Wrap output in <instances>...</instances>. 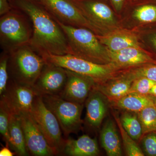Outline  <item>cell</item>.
<instances>
[{"label":"cell","instance_id":"cell-35","mask_svg":"<svg viewBox=\"0 0 156 156\" xmlns=\"http://www.w3.org/2000/svg\"><path fill=\"white\" fill-rule=\"evenodd\" d=\"M149 95H151V96L156 98V84L154 85L152 88L151 89L150 91Z\"/></svg>","mask_w":156,"mask_h":156},{"label":"cell","instance_id":"cell-25","mask_svg":"<svg viewBox=\"0 0 156 156\" xmlns=\"http://www.w3.org/2000/svg\"><path fill=\"white\" fill-rule=\"evenodd\" d=\"M11 112L5 104L0 100V132L6 145L10 147L9 126Z\"/></svg>","mask_w":156,"mask_h":156},{"label":"cell","instance_id":"cell-22","mask_svg":"<svg viewBox=\"0 0 156 156\" xmlns=\"http://www.w3.org/2000/svg\"><path fill=\"white\" fill-rule=\"evenodd\" d=\"M125 131L134 140H138L143 134L142 128L138 117L131 113L124 114L120 120Z\"/></svg>","mask_w":156,"mask_h":156},{"label":"cell","instance_id":"cell-33","mask_svg":"<svg viewBox=\"0 0 156 156\" xmlns=\"http://www.w3.org/2000/svg\"><path fill=\"white\" fill-rule=\"evenodd\" d=\"M10 148L6 145L1 149L0 151V156H13L14 154V153L11 151Z\"/></svg>","mask_w":156,"mask_h":156},{"label":"cell","instance_id":"cell-27","mask_svg":"<svg viewBox=\"0 0 156 156\" xmlns=\"http://www.w3.org/2000/svg\"><path fill=\"white\" fill-rule=\"evenodd\" d=\"M156 84V82L145 77H138L133 80L129 93L149 95L151 89Z\"/></svg>","mask_w":156,"mask_h":156},{"label":"cell","instance_id":"cell-5","mask_svg":"<svg viewBox=\"0 0 156 156\" xmlns=\"http://www.w3.org/2000/svg\"><path fill=\"white\" fill-rule=\"evenodd\" d=\"M41 96L46 106L56 116L66 138L79 129L82 123V105L65 100L58 95Z\"/></svg>","mask_w":156,"mask_h":156},{"label":"cell","instance_id":"cell-23","mask_svg":"<svg viewBox=\"0 0 156 156\" xmlns=\"http://www.w3.org/2000/svg\"><path fill=\"white\" fill-rule=\"evenodd\" d=\"M138 113L143 134L156 131V103L146 107Z\"/></svg>","mask_w":156,"mask_h":156},{"label":"cell","instance_id":"cell-11","mask_svg":"<svg viewBox=\"0 0 156 156\" xmlns=\"http://www.w3.org/2000/svg\"><path fill=\"white\" fill-rule=\"evenodd\" d=\"M67 79L66 69L47 62L33 88L38 95H59L64 88Z\"/></svg>","mask_w":156,"mask_h":156},{"label":"cell","instance_id":"cell-13","mask_svg":"<svg viewBox=\"0 0 156 156\" xmlns=\"http://www.w3.org/2000/svg\"><path fill=\"white\" fill-rule=\"evenodd\" d=\"M88 20L97 29L100 25L116 23L113 13L104 3L95 0H74Z\"/></svg>","mask_w":156,"mask_h":156},{"label":"cell","instance_id":"cell-20","mask_svg":"<svg viewBox=\"0 0 156 156\" xmlns=\"http://www.w3.org/2000/svg\"><path fill=\"white\" fill-rule=\"evenodd\" d=\"M156 103V100L152 96L130 93L119 98L117 101V105L129 111L138 112L146 107Z\"/></svg>","mask_w":156,"mask_h":156},{"label":"cell","instance_id":"cell-29","mask_svg":"<svg viewBox=\"0 0 156 156\" xmlns=\"http://www.w3.org/2000/svg\"><path fill=\"white\" fill-rule=\"evenodd\" d=\"M142 145L147 155L156 156V131L146 134L143 139Z\"/></svg>","mask_w":156,"mask_h":156},{"label":"cell","instance_id":"cell-4","mask_svg":"<svg viewBox=\"0 0 156 156\" xmlns=\"http://www.w3.org/2000/svg\"><path fill=\"white\" fill-rule=\"evenodd\" d=\"M31 114L44 135L49 145L57 155L62 154L66 139L55 115L47 107L41 96H36Z\"/></svg>","mask_w":156,"mask_h":156},{"label":"cell","instance_id":"cell-21","mask_svg":"<svg viewBox=\"0 0 156 156\" xmlns=\"http://www.w3.org/2000/svg\"><path fill=\"white\" fill-rule=\"evenodd\" d=\"M133 80L131 78H124L115 81L106 88L94 87V88L109 97L119 99L129 93Z\"/></svg>","mask_w":156,"mask_h":156},{"label":"cell","instance_id":"cell-18","mask_svg":"<svg viewBox=\"0 0 156 156\" xmlns=\"http://www.w3.org/2000/svg\"><path fill=\"white\" fill-rule=\"evenodd\" d=\"M101 142L108 155H122L119 136L112 121L109 120L102 128L101 133Z\"/></svg>","mask_w":156,"mask_h":156},{"label":"cell","instance_id":"cell-3","mask_svg":"<svg viewBox=\"0 0 156 156\" xmlns=\"http://www.w3.org/2000/svg\"><path fill=\"white\" fill-rule=\"evenodd\" d=\"M11 53L8 69L11 73L12 80L33 87L47 62L29 44Z\"/></svg>","mask_w":156,"mask_h":156},{"label":"cell","instance_id":"cell-17","mask_svg":"<svg viewBox=\"0 0 156 156\" xmlns=\"http://www.w3.org/2000/svg\"><path fill=\"white\" fill-rule=\"evenodd\" d=\"M96 36L109 51H118L131 47L142 49L136 36L126 31H116L105 35Z\"/></svg>","mask_w":156,"mask_h":156},{"label":"cell","instance_id":"cell-9","mask_svg":"<svg viewBox=\"0 0 156 156\" xmlns=\"http://www.w3.org/2000/svg\"><path fill=\"white\" fill-rule=\"evenodd\" d=\"M9 82L6 91L1 95V101L6 105L11 114L20 115L31 113L35 98L38 96L33 87L12 80Z\"/></svg>","mask_w":156,"mask_h":156},{"label":"cell","instance_id":"cell-10","mask_svg":"<svg viewBox=\"0 0 156 156\" xmlns=\"http://www.w3.org/2000/svg\"><path fill=\"white\" fill-rule=\"evenodd\" d=\"M19 116L29 154L35 156L57 155L30 113Z\"/></svg>","mask_w":156,"mask_h":156},{"label":"cell","instance_id":"cell-12","mask_svg":"<svg viewBox=\"0 0 156 156\" xmlns=\"http://www.w3.org/2000/svg\"><path fill=\"white\" fill-rule=\"evenodd\" d=\"M67 79L58 96L63 99L82 104L94 88V81L89 77L66 69Z\"/></svg>","mask_w":156,"mask_h":156},{"label":"cell","instance_id":"cell-26","mask_svg":"<svg viewBox=\"0 0 156 156\" xmlns=\"http://www.w3.org/2000/svg\"><path fill=\"white\" fill-rule=\"evenodd\" d=\"M117 121H118V126L121 131L124 147L128 155L129 156H144V154L136 144L134 140L132 139L125 131L122 126L121 122L119 121L118 119H117Z\"/></svg>","mask_w":156,"mask_h":156},{"label":"cell","instance_id":"cell-2","mask_svg":"<svg viewBox=\"0 0 156 156\" xmlns=\"http://www.w3.org/2000/svg\"><path fill=\"white\" fill-rule=\"evenodd\" d=\"M55 20L66 37L69 54L99 64L108 60L106 49L90 30L66 25Z\"/></svg>","mask_w":156,"mask_h":156},{"label":"cell","instance_id":"cell-37","mask_svg":"<svg viewBox=\"0 0 156 156\" xmlns=\"http://www.w3.org/2000/svg\"><path fill=\"white\" fill-rule=\"evenodd\" d=\"M153 1H156V0H153Z\"/></svg>","mask_w":156,"mask_h":156},{"label":"cell","instance_id":"cell-30","mask_svg":"<svg viewBox=\"0 0 156 156\" xmlns=\"http://www.w3.org/2000/svg\"><path fill=\"white\" fill-rule=\"evenodd\" d=\"M136 75L137 77H145L156 82V62L150 63L138 70Z\"/></svg>","mask_w":156,"mask_h":156},{"label":"cell","instance_id":"cell-34","mask_svg":"<svg viewBox=\"0 0 156 156\" xmlns=\"http://www.w3.org/2000/svg\"><path fill=\"white\" fill-rule=\"evenodd\" d=\"M116 11H119L122 10L124 0H111Z\"/></svg>","mask_w":156,"mask_h":156},{"label":"cell","instance_id":"cell-24","mask_svg":"<svg viewBox=\"0 0 156 156\" xmlns=\"http://www.w3.org/2000/svg\"><path fill=\"white\" fill-rule=\"evenodd\" d=\"M133 17L140 22L156 23V4H149L135 9Z\"/></svg>","mask_w":156,"mask_h":156},{"label":"cell","instance_id":"cell-32","mask_svg":"<svg viewBox=\"0 0 156 156\" xmlns=\"http://www.w3.org/2000/svg\"><path fill=\"white\" fill-rule=\"evenodd\" d=\"M149 37V41L151 48L156 55V30L151 32Z\"/></svg>","mask_w":156,"mask_h":156},{"label":"cell","instance_id":"cell-7","mask_svg":"<svg viewBox=\"0 0 156 156\" xmlns=\"http://www.w3.org/2000/svg\"><path fill=\"white\" fill-rule=\"evenodd\" d=\"M0 34L1 43L10 53L28 44L32 36L22 17L11 11L1 17Z\"/></svg>","mask_w":156,"mask_h":156},{"label":"cell","instance_id":"cell-14","mask_svg":"<svg viewBox=\"0 0 156 156\" xmlns=\"http://www.w3.org/2000/svg\"><path fill=\"white\" fill-rule=\"evenodd\" d=\"M107 52L109 61L117 66H132L156 62L152 55L143 49L131 47L116 51L107 50Z\"/></svg>","mask_w":156,"mask_h":156},{"label":"cell","instance_id":"cell-6","mask_svg":"<svg viewBox=\"0 0 156 156\" xmlns=\"http://www.w3.org/2000/svg\"><path fill=\"white\" fill-rule=\"evenodd\" d=\"M46 62L55 65L79 74L89 77L96 83L100 82L112 73L111 67L89 61L70 54L41 55Z\"/></svg>","mask_w":156,"mask_h":156},{"label":"cell","instance_id":"cell-28","mask_svg":"<svg viewBox=\"0 0 156 156\" xmlns=\"http://www.w3.org/2000/svg\"><path fill=\"white\" fill-rule=\"evenodd\" d=\"M9 56L4 55L1 56L0 60V95L6 91L9 82L8 62Z\"/></svg>","mask_w":156,"mask_h":156},{"label":"cell","instance_id":"cell-31","mask_svg":"<svg viewBox=\"0 0 156 156\" xmlns=\"http://www.w3.org/2000/svg\"><path fill=\"white\" fill-rule=\"evenodd\" d=\"M11 5L9 0H0V14L4 15L11 11Z\"/></svg>","mask_w":156,"mask_h":156},{"label":"cell","instance_id":"cell-1","mask_svg":"<svg viewBox=\"0 0 156 156\" xmlns=\"http://www.w3.org/2000/svg\"><path fill=\"white\" fill-rule=\"evenodd\" d=\"M11 6L23 11L30 18L33 32L29 45L41 56L69 54L66 37L56 20L36 0H9Z\"/></svg>","mask_w":156,"mask_h":156},{"label":"cell","instance_id":"cell-16","mask_svg":"<svg viewBox=\"0 0 156 156\" xmlns=\"http://www.w3.org/2000/svg\"><path fill=\"white\" fill-rule=\"evenodd\" d=\"M87 99L86 121L91 128H98L106 114V103L100 91L95 88L92 89Z\"/></svg>","mask_w":156,"mask_h":156},{"label":"cell","instance_id":"cell-19","mask_svg":"<svg viewBox=\"0 0 156 156\" xmlns=\"http://www.w3.org/2000/svg\"><path fill=\"white\" fill-rule=\"evenodd\" d=\"M10 148L19 156L28 155L24 134L19 115L11 114L9 126Z\"/></svg>","mask_w":156,"mask_h":156},{"label":"cell","instance_id":"cell-15","mask_svg":"<svg viewBox=\"0 0 156 156\" xmlns=\"http://www.w3.org/2000/svg\"><path fill=\"white\" fill-rule=\"evenodd\" d=\"M99 153L96 139L84 134L77 139L68 137L66 139L62 154L70 156H95Z\"/></svg>","mask_w":156,"mask_h":156},{"label":"cell","instance_id":"cell-8","mask_svg":"<svg viewBox=\"0 0 156 156\" xmlns=\"http://www.w3.org/2000/svg\"><path fill=\"white\" fill-rule=\"evenodd\" d=\"M55 19L66 25L98 30L84 15L74 0H39Z\"/></svg>","mask_w":156,"mask_h":156},{"label":"cell","instance_id":"cell-36","mask_svg":"<svg viewBox=\"0 0 156 156\" xmlns=\"http://www.w3.org/2000/svg\"><path fill=\"white\" fill-rule=\"evenodd\" d=\"M36 1H38V2H39V0H36Z\"/></svg>","mask_w":156,"mask_h":156}]
</instances>
